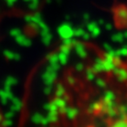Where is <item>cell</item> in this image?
Here are the masks:
<instances>
[{
	"label": "cell",
	"mask_w": 127,
	"mask_h": 127,
	"mask_svg": "<svg viewBox=\"0 0 127 127\" xmlns=\"http://www.w3.org/2000/svg\"><path fill=\"white\" fill-rule=\"evenodd\" d=\"M0 127H5V118L1 108H0Z\"/></svg>",
	"instance_id": "cell-1"
}]
</instances>
